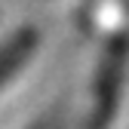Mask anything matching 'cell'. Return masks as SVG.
Wrapping results in <instances>:
<instances>
[{
	"instance_id": "2",
	"label": "cell",
	"mask_w": 129,
	"mask_h": 129,
	"mask_svg": "<svg viewBox=\"0 0 129 129\" xmlns=\"http://www.w3.org/2000/svg\"><path fill=\"white\" fill-rule=\"evenodd\" d=\"M31 46H34V37H31V31H19V34L6 37V43L0 46V83L12 74L19 71V64L28 58Z\"/></svg>"
},
{
	"instance_id": "1",
	"label": "cell",
	"mask_w": 129,
	"mask_h": 129,
	"mask_svg": "<svg viewBox=\"0 0 129 129\" xmlns=\"http://www.w3.org/2000/svg\"><path fill=\"white\" fill-rule=\"evenodd\" d=\"M123 52L126 43L120 37L108 40V49L102 52L99 77H95V105H92V123L86 129H105L111 108L117 102V86H120V71H123Z\"/></svg>"
}]
</instances>
